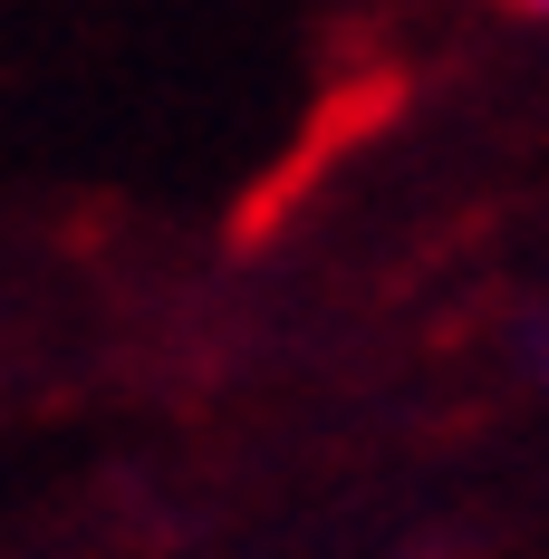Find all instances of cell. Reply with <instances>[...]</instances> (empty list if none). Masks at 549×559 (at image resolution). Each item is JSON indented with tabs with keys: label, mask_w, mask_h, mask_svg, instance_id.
Wrapping results in <instances>:
<instances>
[{
	"label": "cell",
	"mask_w": 549,
	"mask_h": 559,
	"mask_svg": "<svg viewBox=\"0 0 549 559\" xmlns=\"http://www.w3.org/2000/svg\"><path fill=\"white\" fill-rule=\"evenodd\" d=\"M521 10H530V20H549V0H521Z\"/></svg>",
	"instance_id": "2"
},
{
	"label": "cell",
	"mask_w": 549,
	"mask_h": 559,
	"mask_svg": "<svg viewBox=\"0 0 549 559\" xmlns=\"http://www.w3.org/2000/svg\"><path fill=\"white\" fill-rule=\"evenodd\" d=\"M511 347H521V377H530V386H549V299L521 319V337H511Z\"/></svg>",
	"instance_id": "1"
}]
</instances>
